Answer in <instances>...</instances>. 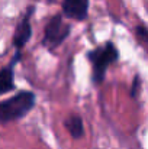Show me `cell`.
<instances>
[{
  "mask_svg": "<svg viewBox=\"0 0 148 149\" xmlns=\"http://www.w3.org/2000/svg\"><path fill=\"white\" fill-rule=\"evenodd\" d=\"M140 91H141V77H140V74H135L134 75V80H132V84L129 87V96H131V99H137L140 96Z\"/></svg>",
  "mask_w": 148,
  "mask_h": 149,
  "instance_id": "8",
  "label": "cell"
},
{
  "mask_svg": "<svg viewBox=\"0 0 148 149\" xmlns=\"http://www.w3.org/2000/svg\"><path fill=\"white\" fill-rule=\"evenodd\" d=\"M90 7V0H62L61 13L73 20L81 22L87 19Z\"/></svg>",
  "mask_w": 148,
  "mask_h": 149,
  "instance_id": "6",
  "label": "cell"
},
{
  "mask_svg": "<svg viewBox=\"0 0 148 149\" xmlns=\"http://www.w3.org/2000/svg\"><path fill=\"white\" fill-rule=\"evenodd\" d=\"M137 33L141 39H145L148 41V29H145L144 26H137Z\"/></svg>",
  "mask_w": 148,
  "mask_h": 149,
  "instance_id": "9",
  "label": "cell"
},
{
  "mask_svg": "<svg viewBox=\"0 0 148 149\" xmlns=\"http://www.w3.org/2000/svg\"><path fill=\"white\" fill-rule=\"evenodd\" d=\"M36 104V94L34 91L22 90L0 101V123L7 125L18 122L28 116Z\"/></svg>",
  "mask_w": 148,
  "mask_h": 149,
  "instance_id": "1",
  "label": "cell"
},
{
  "mask_svg": "<svg viewBox=\"0 0 148 149\" xmlns=\"http://www.w3.org/2000/svg\"><path fill=\"white\" fill-rule=\"evenodd\" d=\"M36 7L35 4H29L26 7V10L23 12L22 19L19 20V23L15 28V33H13V39H12V45L15 48V52H22V49L26 47V44L29 42V39L32 38V26H31V19L35 13Z\"/></svg>",
  "mask_w": 148,
  "mask_h": 149,
  "instance_id": "4",
  "label": "cell"
},
{
  "mask_svg": "<svg viewBox=\"0 0 148 149\" xmlns=\"http://www.w3.org/2000/svg\"><path fill=\"white\" fill-rule=\"evenodd\" d=\"M64 15L55 13L48 19V22L45 23L44 28V38H42V47H45L48 51L57 49L60 45H62V42L68 38V35L71 33V25L64 22Z\"/></svg>",
  "mask_w": 148,
  "mask_h": 149,
  "instance_id": "3",
  "label": "cell"
},
{
  "mask_svg": "<svg viewBox=\"0 0 148 149\" xmlns=\"http://www.w3.org/2000/svg\"><path fill=\"white\" fill-rule=\"evenodd\" d=\"M22 59V52H15L10 62L4 65L0 70V94L4 96L7 93H12L16 86H15V68Z\"/></svg>",
  "mask_w": 148,
  "mask_h": 149,
  "instance_id": "5",
  "label": "cell"
},
{
  "mask_svg": "<svg viewBox=\"0 0 148 149\" xmlns=\"http://www.w3.org/2000/svg\"><path fill=\"white\" fill-rule=\"evenodd\" d=\"M64 127L68 132V135L71 136V139L74 141H80L81 138H84V120L80 114L77 113H70L65 120H64Z\"/></svg>",
  "mask_w": 148,
  "mask_h": 149,
  "instance_id": "7",
  "label": "cell"
},
{
  "mask_svg": "<svg viewBox=\"0 0 148 149\" xmlns=\"http://www.w3.org/2000/svg\"><path fill=\"white\" fill-rule=\"evenodd\" d=\"M86 56L92 65V81L95 86H100L105 81L107 68L119 59V49L112 41H106L95 49H90Z\"/></svg>",
  "mask_w": 148,
  "mask_h": 149,
  "instance_id": "2",
  "label": "cell"
}]
</instances>
